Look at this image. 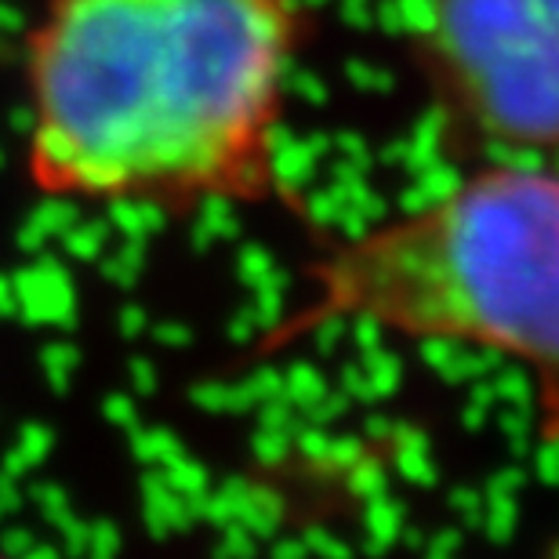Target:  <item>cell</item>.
Segmentation results:
<instances>
[{
  "mask_svg": "<svg viewBox=\"0 0 559 559\" xmlns=\"http://www.w3.org/2000/svg\"><path fill=\"white\" fill-rule=\"evenodd\" d=\"M309 0H44L22 48V175L44 200L298 207L280 124Z\"/></svg>",
  "mask_w": 559,
  "mask_h": 559,
  "instance_id": "6da1fadb",
  "label": "cell"
},
{
  "mask_svg": "<svg viewBox=\"0 0 559 559\" xmlns=\"http://www.w3.org/2000/svg\"><path fill=\"white\" fill-rule=\"evenodd\" d=\"M334 323L454 342L523 367L534 432L559 447V167L484 160L400 215L323 240L301 298L251 342V360Z\"/></svg>",
  "mask_w": 559,
  "mask_h": 559,
  "instance_id": "7a4b0ae2",
  "label": "cell"
},
{
  "mask_svg": "<svg viewBox=\"0 0 559 559\" xmlns=\"http://www.w3.org/2000/svg\"><path fill=\"white\" fill-rule=\"evenodd\" d=\"M411 70L447 160L559 153V0H418Z\"/></svg>",
  "mask_w": 559,
  "mask_h": 559,
  "instance_id": "3957f363",
  "label": "cell"
},
{
  "mask_svg": "<svg viewBox=\"0 0 559 559\" xmlns=\"http://www.w3.org/2000/svg\"><path fill=\"white\" fill-rule=\"evenodd\" d=\"M0 559H15V556H8V552H0Z\"/></svg>",
  "mask_w": 559,
  "mask_h": 559,
  "instance_id": "277c9868",
  "label": "cell"
},
{
  "mask_svg": "<svg viewBox=\"0 0 559 559\" xmlns=\"http://www.w3.org/2000/svg\"><path fill=\"white\" fill-rule=\"evenodd\" d=\"M552 559H559V549H556V552H552Z\"/></svg>",
  "mask_w": 559,
  "mask_h": 559,
  "instance_id": "5b68a950",
  "label": "cell"
}]
</instances>
